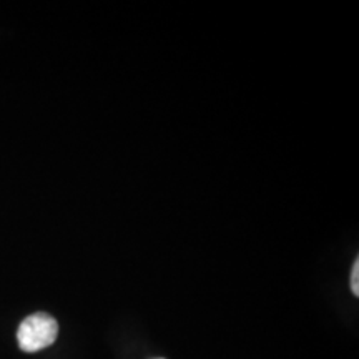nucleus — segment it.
<instances>
[{
	"mask_svg": "<svg viewBox=\"0 0 359 359\" xmlns=\"http://www.w3.org/2000/svg\"><path fill=\"white\" fill-rule=\"evenodd\" d=\"M58 336V325L50 314L35 313L20 323L17 341L22 351L37 353L52 346Z\"/></svg>",
	"mask_w": 359,
	"mask_h": 359,
	"instance_id": "obj_1",
	"label": "nucleus"
},
{
	"mask_svg": "<svg viewBox=\"0 0 359 359\" xmlns=\"http://www.w3.org/2000/svg\"><path fill=\"white\" fill-rule=\"evenodd\" d=\"M351 291L354 294H359V262L354 263L351 271Z\"/></svg>",
	"mask_w": 359,
	"mask_h": 359,
	"instance_id": "obj_2",
	"label": "nucleus"
}]
</instances>
